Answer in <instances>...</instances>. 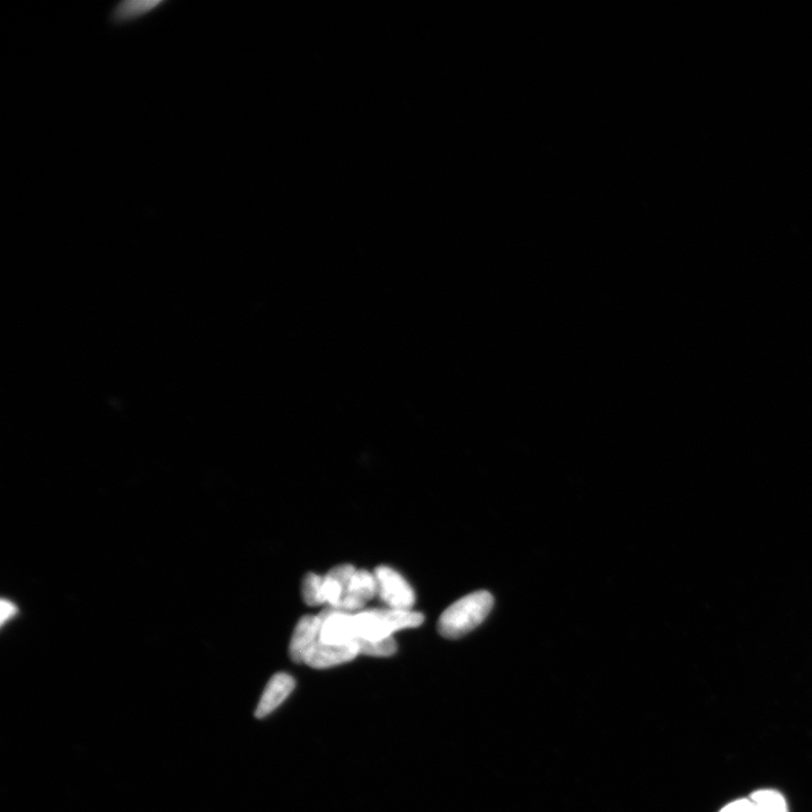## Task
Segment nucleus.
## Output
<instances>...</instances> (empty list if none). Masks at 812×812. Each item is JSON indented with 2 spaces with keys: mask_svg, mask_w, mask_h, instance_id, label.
<instances>
[{
  "mask_svg": "<svg viewBox=\"0 0 812 812\" xmlns=\"http://www.w3.org/2000/svg\"><path fill=\"white\" fill-rule=\"evenodd\" d=\"M493 596L481 590L450 605L438 621V631L446 639H460L483 623L492 611Z\"/></svg>",
  "mask_w": 812,
  "mask_h": 812,
  "instance_id": "nucleus-1",
  "label": "nucleus"
},
{
  "mask_svg": "<svg viewBox=\"0 0 812 812\" xmlns=\"http://www.w3.org/2000/svg\"><path fill=\"white\" fill-rule=\"evenodd\" d=\"M357 639L382 640L393 633L418 628L425 620L421 613L400 609H368L355 615Z\"/></svg>",
  "mask_w": 812,
  "mask_h": 812,
  "instance_id": "nucleus-2",
  "label": "nucleus"
},
{
  "mask_svg": "<svg viewBox=\"0 0 812 812\" xmlns=\"http://www.w3.org/2000/svg\"><path fill=\"white\" fill-rule=\"evenodd\" d=\"M378 593L388 608L411 611L416 595L406 580L392 568L378 567L375 570Z\"/></svg>",
  "mask_w": 812,
  "mask_h": 812,
  "instance_id": "nucleus-3",
  "label": "nucleus"
},
{
  "mask_svg": "<svg viewBox=\"0 0 812 812\" xmlns=\"http://www.w3.org/2000/svg\"><path fill=\"white\" fill-rule=\"evenodd\" d=\"M357 656H359V650L355 641L342 644L319 641L308 652L304 664L312 668L324 669L349 663Z\"/></svg>",
  "mask_w": 812,
  "mask_h": 812,
  "instance_id": "nucleus-4",
  "label": "nucleus"
},
{
  "mask_svg": "<svg viewBox=\"0 0 812 812\" xmlns=\"http://www.w3.org/2000/svg\"><path fill=\"white\" fill-rule=\"evenodd\" d=\"M321 621L319 616L306 615L300 619L291 638L289 653L297 664H304L308 652L320 641Z\"/></svg>",
  "mask_w": 812,
  "mask_h": 812,
  "instance_id": "nucleus-5",
  "label": "nucleus"
},
{
  "mask_svg": "<svg viewBox=\"0 0 812 812\" xmlns=\"http://www.w3.org/2000/svg\"><path fill=\"white\" fill-rule=\"evenodd\" d=\"M294 688L293 677L284 673L273 676L262 694L255 716L259 719L269 716L280 704L284 703Z\"/></svg>",
  "mask_w": 812,
  "mask_h": 812,
  "instance_id": "nucleus-6",
  "label": "nucleus"
},
{
  "mask_svg": "<svg viewBox=\"0 0 812 812\" xmlns=\"http://www.w3.org/2000/svg\"><path fill=\"white\" fill-rule=\"evenodd\" d=\"M161 4L160 0H128L117 6L113 19L118 23L134 21L154 11Z\"/></svg>",
  "mask_w": 812,
  "mask_h": 812,
  "instance_id": "nucleus-7",
  "label": "nucleus"
},
{
  "mask_svg": "<svg viewBox=\"0 0 812 812\" xmlns=\"http://www.w3.org/2000/svg\"><path fill=\"white\" fill-rule=\"evenodd\" d=\"M359 655L373 657H391L397 650V644L393 637L382 640L356 639Z\"/></svg>",
  "mask_w": 812,
  "mask_h": 812,
  "instance_id": "nucleus-8",
  "label": "nucleus"
},
{
  "mask_svg": "<svg viewBox=\"0 0 812 812\" xmlns=\"http://www.w3.org/2000/svg\"><path fill=\"white\" fill-rule=\"evenodd\" d=\"M302 594L304 602L308 606H320L326 604L324 596V577L308 573L303 580Z\"/></svg>",
  "mask_w": 812,
  "mask_h": 812,
  "instance_id": "nucleus-9",
  "label": "nucleus"
},
{
  "mask_svg": "<svg viewBox=\"0 0 812 812\" xmlns=\"http://www.w3.org/2000/svg\"><path fill=\"white\" fill-rule=\"evenodd\" d=\"M750 798L763 812H789L787 801L779 792L761 790L754 792Z\"/></svg>",
  "mask_w": 812,
  "mask_h": 812,
  "instance_id": "nucleus-10",
  "label": "nucleus"
},
{
  "mask_svg": "<svg viewBox=\"0 0 812 812\" xmlns=\"http://www.w3.org/2000/svg\"><path fill=\"white\" fill-rule=\"evenodd\" d=\"M755 810L756 803L754 801L743 799L729 803L720 812H754Z\"/></svg>",
  "mask_w": 812,
  "mask_h": 812,
  "instance_id": "nucleus-11",
  "label": "nucleus"
},
{
  "mask_svg": "<svg viewBox=\"0 0 812 812\" xmlns=\"http://www.w3.org/2000/svg\"><path fill=\"white\" fill-rule=\"evenodd\" d=\"M0 612H2V614H0V616H2L0 623H2V626H4L8 621L12 620L17 613H19V608H17V606L12 603L11 600L3 599L2 606H0Z\"/></svg>",
  "mask_w": 812,
  "mask_h": 812,
  "instance_id": "nucleus-12",
  "label": "nucleus"
},
{
  "mask_svg": "<svg viewBox=\"0 0 812 812\" xmlns=\"http://www.w3.org/2000/svg\"><path fill=\"white\" fill-rule=\"evenodd\" d=\"M754 812H763V811H762L761 809H759V808L757 807V805H756V810H755Z\"/></svg>",
  "mask_w": 812,
  "mask_h": 812,
  "instance_id": "nucleus-13",
  "label": "nucleus"
}]
</instances>
